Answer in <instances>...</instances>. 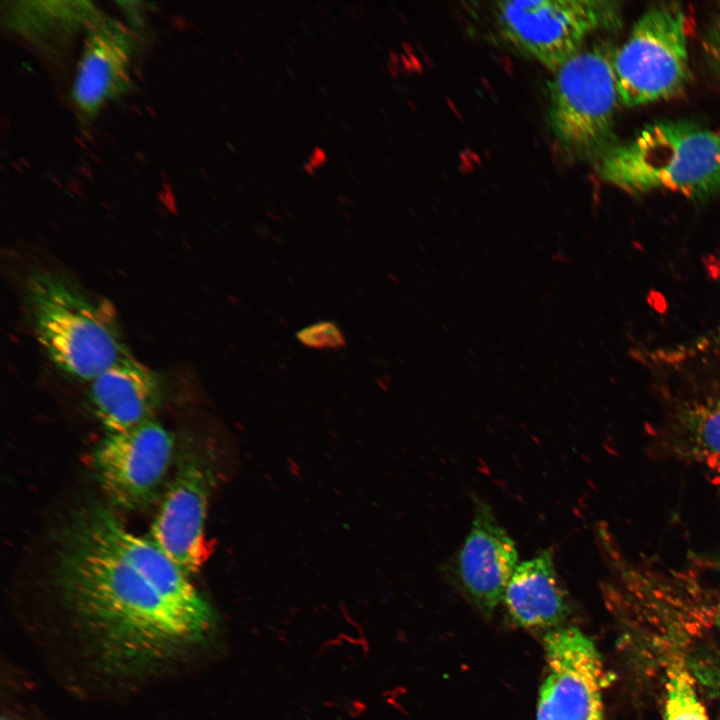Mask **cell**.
<instances>
[{"instance_id":"obj_1","label":"cell","mask_w":720,"mask_h":720,"mask_svg":"<svg viewBox=\"0 0 720 720\" xmlns=\"http://www.w3.org/2000/svg\"><path fill=\"white\" fill-rule=\"evenodd\" d=\"M54 587L64 645L105 688L132 690L176 672L215 630L214 610L191 576L102 506L73 523Z\"/></svg>"},{"instance_id":"obj_2","label":"cell","mask_w":720,"mask_h":720,"mask_svg":"<svg viewBox=\"0 0 720 720\" xmlns=\"http://www.w3.org/2000/svg\"><path fill=\"white\" fill-rule=\"evenodd\" d=\"M600 179L632 195L706 199L720 193V130L683 120L649 124L595 162Z\"/></svg>"},{"instance_id":"obj_3","label":"cell","mask_w":720,"mask_h":720,"mask_svg":"<svg viewBox=\"0 0 720 720\" xmlns=\"http://www.w3.org/2000/svg\"><path fill=\"white\" fill-rule=\"evenodd\" d=\"M24 294L40 346L67 375L90 382L131 356L113 306L105 299L42 269L26 277Z\"/></svg>"},{"instance_id":"obj_4","label":"cell","mask_w":720,"mask_h":720,"mask_svg":"<svg viewBox=\"0 0 720 720\" xmlns=\"http://www.w3.org/2000/svg\"><path fill=\"white\" fill-rule=\"evenodd\" d=\"M614 51L597 43L583 48L548 84V120L561 151L571 160L595 162L615 144L619 102Z\"/></svg>"},{"instance_id":"obj_5","label":"cell","mask_w":720,"mask_h":720,"mask_svg":"<svg viewBox=\"0 0 720 720\" xmlns=\"http://www.w3.org/2000/svg\"><path fill=\"white\" fill-rule=\"evenodd\" d=\"M690 22L679 2L649 6L614 51L620 104L639 107L681 94L691 80Z\"/></svg>"},{"instance_id":"obj_6","label":"cell","mask_w":720,"mask_h":720,"mask_svg":"<svg viewBox=\"0 0 720 720\" xmlns=\"http://www.w3.org/2000/svg\"><path fill=\"white\" fill-rule=\"evenodd\" d=\"M500 35L553 73L581 51L595 32L615 31L622 9L603 0H508L495 2Z\"/></svg>"},{"instance_id":"obj_7","label":"cell","mask_w":720,"mask_h":720,"mask_svg":"<svg viewBox=\"0 0 720 720\" xmlns=\"http://www.w3.org/2000/svg\"><path fill=\"white\" fill-rule=\"evenodd\" d=\"M544 653L536 720H605L604 666L592 639L558 627L546 633Z\"/></svg>"},{"instance_id":"obj_8","label":"cell","mask_w":720,"mask_h":720,"mask_svg":"<svg viewBox=\"0 0 720 720\" xmlns=\"http://www.w3.org/2000/svg\"><path fill=\"white\" fill-rule=\"evenodd\" d=\"M173 449L171 433L154 419L126 431L107 433L93 456L106 497L125 509L149 503L166 478Z\"/></svg>"},{"instance_id":"obj_9","label":"cell","mask_w":720,"mask_h":720,"mask_svg":"<svg viewBox=\"0 0 720 720\" xmlns=\"http://www.w3.org/2000/svg\"><path fill=\"white\" fill-rule=\"evenodd\" d=\"M518 566L516 544L491 506L474 497L471 527L445 567L448 578L484 615L502 602Z\"/></svg>"},{"instance_id":"obj_10","label":"cell","mask_w":720,"mask_h":720,"mask_svg":"<svg viewBox=\"0 0 720 720\" xmlns=\"http://www.w3.org/2000/svg\"><path fill=\"white\" fill-rule=\"evenodd\" d=\"M212 481L204 461L184 458L150 527V540L191 577L205 560L204 527Z\"/></svg>"},{"instance_id":"obj_11","label":"cell","mask_w":720,"mask_h":720,"mask_svg":"<svg viewBox=\"0 0 720 720\" xmlns=\"http://www.w3.org/2000/svg\"><path fill=\"white\" fill-rule=\"evenodd\" d=\"M136 43L118 20L104 15L83 35L72 84V101L86 121L128 91Z\"/></svg>"},{"instance_id":"obj_12","label":"cell","mask_w":720,"mask_h":720,"mask_svg":"<svg viewBox=\"0 0 720 720\" xmlns=\"http://www.w3.org/2000/svg\"><path fill=\"white\" fill-rule=\"evenodd\" d=\"M89 383L92 408L107 433L126 431L153 419L162 396L159 376L132 356Z\"/></svg>"},{"instance_id":"obj_13","label":"cell","mask_w":720,"mask_h":720,"mask_svg":"<svg viewBox=\"0 0 720 720\" xmlns=\"http://www.w3.org/2000/svg\"><path fill=\"white\" fill-rule=\"evenodd\" d=\"M1 11L10 32L52 57L104 16L91 1H8Z\"/></svg>"},{"instance_id":"obj_14","label":"cell","mask_w":720,"mask_h":720,"mask_svg":"<svg viewBox=\"0 0 720 720\" xmlns=\"http://www.w3.org/2000/svg\"><path fill=\"white\" fill-rule=\"evenodd\" d=\"M502 602L510 618L527 629L550 631L566 620L568 593L557 573L551 550L543 549L518 564Z\"/></svg>"},{"instance_id":"obj_15","label":"cell","mask_w":720,"mask_h":720,"mask_svg":"<svg viewBox=\"0 0 720 720\" xmlns=\"http://www.w3.org/2000/svg\"><path fill=\"white\" fill-rule=\"evenodd\" d=\"M682 418L690 450L720 481V398L691 406Z\"/></svg>"},{"instance_id":"obj_16","label":"cell","mask_w":720,"mask_h":720,"mask_svg":"<svg viewBox=\"0 0 720 720\" xmlns=\"http://www.w3.org/2000/svg\"><path fill=\"white\" fill-rule=\"evenodd\" d=\"M665 688L664 720H709L693 678L681 661L669 665Z\"/></svg>"},{"instance_id":"obj_17","label":"cell","mask_w":720,"mask_h":720,"mask_svg":"<svg viewBox=\"0 0 720 720\" xmlns=\"http://www.w3.org/2000/svg\"><path fill=\"white\" fill-rule=\"evenodd\" d=\"M296 336L303 345L313 349H339L346 344L342 331L330 321L307 326Z\"/></svg>"},{"instance_id":"obj_18","label":"cell","mask_w":720,"mask_h":720,"mask_svg":"<svg viewBox=\"0 0 720 720\" xmlns=\"http://www.w3.org/2000/svg\"><path fill=\"white\" fill-rule=\"evenodd\" d=\"M703 49L708 62L720 74V4L714 9L706 26Z\"/></svg>"},{"instance_id":"obj_19","label":"cell","mask_w":720,"mask_h":720,"mask_svg":"<svg viewBox=\"0 0 720 720\" xmlns=\"http://www.w3.org/2000/svg\"><path fill=\"white\" fill-rule=\"evenodd\" d=\"M1 720H24L23 718H20L19 716L13 715V714H7L2 717Z\"/></svg>"},{"instance_id":"obj_20","label":"cell","mask_w":720,"mask_h":720,"mask_svg":"<svg viewBox=\"0 0 720 720\" xmlns=\"http://www.w3.org/2000/svg\"><path fill=\"white\" fill-rule=\"evenodd\" d=\"M717 623H718V626H719V629H720V605H719L718 613H717Z\"/></svg>"},{"instance_id":"obj_21","label":"cell","mask_w":720,"mask_h":720,"mask_svg":"<svg viewBox=\"0 0 720 720\" xmlns=\"http://www.w3.org/2000/svg\"><path fill=\"white\" fill-rule=\"evenodd\" d=\"M715 336H716V339H717L718 341H720V327L717 329V331H716V333H715Z\"/></svg>"}]
</instances>
